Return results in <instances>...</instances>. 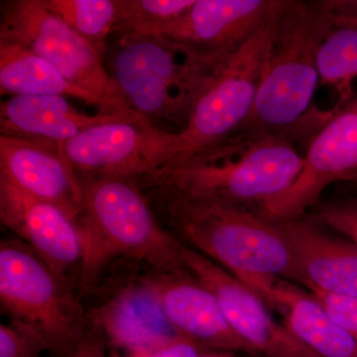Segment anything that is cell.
Here are the masks:
<instances>
[{"mask_svg": "<svg viewBox=\"0 0 357 357\" xmlns=\"http://www.w3.org/2000/svg\"><path fill=\"white\" fill-rule=\"evenodd\" d=\"M0 180L33 198L56 204L74 220L79 217L83 185L57 150L0 135Z\"/></svg>", "mask_w": 357, "mask_h": 357, "instance_id": "cell-15", "label": "cell"}, {"mask_svg": "<svg viewBox=\"0 0 357 357\" xmlns=\"http://www.w3.org/2000/svg\"><path fill=\"white\" fill-rule=\"evenodd\" d=\"M0 40L48 61L73 84L100 98L112 114H137L110 77L102 52L52 13L43 0L2 1Z\"/></svg>", "mask_w": 357, "mask_h": 357, "instance_id": "cell-8", "label": "cell"}, {"mask_svg": "<svg viewBox=\"0 0 357 357\" xmlns=\"http://www.w3.org/2000/svg\"><path fill=\"white\" fill-rule=\"evenodd\" d=\"M340 181H357V96L328 119L312 140L298 177L260 203V213L273 222L300 218L328 185Z\"/></svg>", "mask_w": 357, "mask_h": 357, "instance_id": "cell-10", "label": "cell"}, {"mask_svg": "<svg viewBox=\"0 0 357 357\" xmlns=\"http://www.w3.org/2000/svg\"><path fill=\"white\" fill-rule=\"evenodd\" d=\"M352 189L356 190L357 191V181L356 182L351 183Z\"/></svg>", "mask_w": 357, "mask_h": 357, "instance_id": "cell-28", "label": "cell"}, {"mask_svg": "<svg viewBox=\"0 0 357 357\" xmlns=\"http://www.w3.org/2000/svg\"><path fill=\"white\" fill-rule=\"evenodd\" d=\"M88 318L89 325L130 357L155 351L181 337L140 276L115 291Z\"/></svg>", "mask_w": 357, "mask_h": 357, "instance_id": "cell-16", "label": "cell"}, {"mask_svg": "<svg viewBox=\"0 0 357 357\" xmlns=\"http://www.w3.org/2000/svg\"><path fill=\"white\" fill-rule=\"evenodd\" d=\"M351 26H354V27H357V24L356 25H351Z\"/></svg>", "mask_w": 357, "mask_h": 357, "instance_id": "cell-29", "label": "cell"}, {"mask_svg": "<svg viewBox=\"0 0 357 357\" xmlns=\"http://www.w3.org/2000/svg\"><path fill=\"white\" fill-rule=\"evenodd\" d=\"M211 357H213V356H211Z\"/></svg>", "mask_w": 357, "mask_h": 357, "instance_id": "cell-30", "label": "cell"}, {"mask_svg": "<svg viewBox=\"0 0 357 357\" xmlns=\"http://www.w3.org/2000/svg\"><path fill=\"white\" fill-rule=\"evenodd\" d=\"M1 95L61 96L93 105L100 114H114L100 98L70 82L51 63L29 49L0 40Z\"/></svg>", "mask_w": 357, "mask_h": 357, "instance_id": "cell-20", "label": "cell"}, {"mask_svg": "<svg viewBox=\"0 0 357 357\" xmlns=\"http://www.w3.org/2000/svg\"><path fill=\"white\" fill-rule=\"evenodd\" d=\"M309 290L328 314L357 340V297L333 295L314 288Z\"/></svg>", "mask_w": 357, "mask_h": 357, "instance_id": "cell-26", "label": "cell"}, {"mask_svg": "<svg viewBox=\"0 0 357 357\" xmlns=\"http://www.w3.org/2000/svg\"><path fill=\"white\" fill-rule=\"evenodd\" d=\"M333 0L293 1L282 7L243 139L283 135L306 112L319 76L321 45L335 28Z\"/></svg>", "mask_w": 357, "mask_h": 357, "instance_id": "cell-3", "label": "cell"}, {"mask_svg": "<svg viewBox=\"0 0 357 357\" xmlns=\"http://www.w3.org/2000/svg\"><path fill=\"white\" fill-rule=\"evenodd\" d=\"M318 70L321 83L335 86L342 102H351V82L357 77V27L335 26L321 45Z\"/></svg>", "mask_w": 357, "mask_h": 357, "instance_id": "cell-22", "label": "cell"}, {"mask_svg": "<svg viewBox=\"0 0 357 357\" xmlns=\"http://www.w3.org/2000/svg\"><path fill=\"white\" fill-rule=\"evenodd\" d=\"M316 220L344 234L357 246V196L321 204Z\"/></svg>", "mask_w": 357, "mask_h": 357, "instance_id": "cell-24", "label": "cell"}, {"mask_svg": "<svg viewBox=\"0 0 357 357\" xmlns=\"http://www.w3.org/2000/svg\"><path fill=\"white\" fill-rule=\"evenodd\" d=\"M180 132L156 128L140 115H122L65 143L62 155L79 178H140L180 158Z\"/></svg>", "mask_w": 357, "mask_h": 357, "instance_id": "cell-9", "label": "cell"}, {"mask_svg": "<svg viewBox=\"0 0 357 357\" xmlns=\"http://www.w3.org/2000/svg\"><path fill=\"white\" fill-rule=\"evenodd\" d=\"M304 157L283 135L225 141L175 160L137 178L141 189L165 185L192 196L244 204L262 203L287 189L299 175Z\"/></svg>", "mask_w": 357, "mask_h": 357, "instance_id": "cell-4", "label": "cell"}, {"mask_svg": "<svg viewBox=\"0 0 357 357\" xmlns=\"http://www.w3.org/2000/svg\"><path fill=\"white\" fill-rule=\"evenodd\" d=\"M266 303L284 314L288 330L319 356L357 357L356 338L312 295L278 279Z\"/></svg>", "mask_w": 357, "mask_h": 357, "instance_id": "cell-19", "label": "cell"}, {"mask_svg": "<svg viewBox=\"0 0 357 357\" xmlns=\"http://www.w3.org/2000/svg\"><path fill=\"white\" fill-rule=\"evenodd\" d=\"M141 190L178 243L217 263L264 302L278 279L299 283L292 252L278 223L261 213L165 185Z\"/></svg>", "mask_w": 357, "mask_h": 357, "instance_id": "cell-1", "label": "cell"}, {"mask_svg": "<svg viewBox=\"0 0 357 357\" xmlns=\"http://www.w3.org/2000/svg\"><path fill=\"white\" fill-rule=\"evenodd\" d=\"M180 255L190 273L215 295L232 330L250 347L282 357H314V351L287 326L276 323L264 301L236 276L182 243Z\"/></svg>", "mask_w": 357, "mask_h": 357, "instance_id": "cell-12", "label": "cell"}, {"mask_svg": "<svg viewBox=\"0 0 357 357\" xmlns=\"http://www.w3.org/2000/svg\"><path fill=\"white\" fill-rule=\"evenodd\" d=\"M0 303L10 323L36 335L46 349L76 351L89 332L88 314L72 284L17 238L0 244Z\"/></svg>", "mask_w": 357, "mask_h": 357, "instance_id": "cell-6", "label": "cell"}, {"mask_svg": "<svg viewBox=\"0 0 357 357\" xmlns=\"http://www.w3.org/2000/svg\"><path fill=\"white\" fill-rule=\"evenodd\" d=\"M0 220L52 271L70 282L83 259L76 220L56 204L33 198L0 180Z\"/></svg>", "mask_w": 357, "mask_h": 357, "instance_id": "cell-13", "label": "cell"}, {"mask_svg": "<svg viewBox=\"0 0 357 357\" xmlns=\"http://www.w3.org/2000/svg\"><path fill=\"white\" fill-rule=\"evenodd\" d=\"M286 0L220 66L192 107L182 131L185 151L178 159L222 144L250 116L271 48L282 7ZM177 159V160H178Z\"/></svg>", "mask_w": 357, "mask_h": 357, "instance_id": "cell-7", "label": "cell"}, {"mask_svg": "<svg viewBox=\"0 0 357 357\" xmlns=\"http://www.w3.org/2000/svg\"><path fill=\"white\" fill-rule=\"evenodd\" d=\"M116 34L107 70L129 107L156 128L182 132L225 61L204 62L160 37Z\"/></svg>", "mask_w": 357, "mask_h": 357, "instance_id": "cell-5", "label": "cell"}, {"mask_svg": "<svg viewBox=\"0 0 357 357\" xmlns=\"http://www.w3.org/2000/svg\"><path fill=\"white\" fill-rule=\"evenodd\" d=\"M45 6L103 55L116 31L117 0H43Z\"/></svg>", "mask_w": 357, "mask_h": 357, "instance_id": "cell-21", "label": "cell"}, {"mask_svg": "<svg viewBox=\"0 0 357 357\" xmlns=\"http://www.w3.org/2000/svg\"><path fill=\"white\" fill-rule=\"evenodd\" d=\"M178 337L217 347H250L230 326L215 295L188 273L148 270L140 276Z\"/></svg>", "mask_w": 357, "mask_h": 357, "instance_id": "cell-14", "label": "cell"}, {"mask_svg": "<svg viewBox=\"0 0 357 357\" xmlns=\"http://www.w3.org/2000/svg\"><path fill=\"white\" fill-rule=\"evenodd\" d=\"M292 252L299 283L333 295L357 297V246L326 236L310 220L276 222Z\"/></svg>", "mask_w": 357, "mask_h": 357, "instance_id": "cell-17", "label": "cell"}, {"mask_svg": "<svg viewBox=\"0 0 357 357\" xmlns=\"http://www.w3.org/2000/svg\"><path fill=\"white\" fill-rule=\"evenodd\" d=\"M46 349L41 340L13 323L0 325V357H38Z\"/></svg>", "mask_w": 357, "mask_h": 357, "instance_id": "cell-25", "label": "cell"}, {"mask_svg": "<svg viewBox=\"0 0 357 357\" xmlns=\"http://www.w3.org/2000/svg\"><path fill=\"white\" fill-rule=\"evenodd\" d=\"M196 0H117L119 34L161 37Z\"/></svg>", "mask_w": 357, "mask_h": 357, "instance_id": "cell-23", "label": "cell"}, {"mask_svg": "<svg viewBox=\"0 0 357 357\" xmlns=\"http://www.w3.org/2000/svg\"><path fill=\"white\" fill-rule=\"evenodd\" d=\"M282 0H196L160 38L204 62L220 64L278 8Z\"/></svg>", "mask_w": 357, "mask_h": 357, "instance_id": "cell-11", "label": "cell"}, {"mask_svg": "<svg viewBox=\"0 0 357 357\" xmlns=\"http://www.w3.org/2000/svg\"><path fill=\"white\" fill-rule=\"evenodd\" d=\"M77 218L83 259L79 294H91L116 259H129L153 271L188 273L180 245L163 227L136 178H84Z\"/></svg>", "mask_w": 357, "mask_h": 357, "instance_id": "cell-2", "label": "cell"}, {"mask_svg": "<svg viewBox=\"0 0 357 357\" xmlns=\"http://www.w3.org/2000/svg\"><path fill=\"white\" fill-rule=\"evenodd\" d=\"M122 115L133 114H84L61 96H10L0 105V135L32 141L62 155L68 141Z\"/></svg>", "mask_w": 357, "mask_h": 357, "instance_id": "cell-18", "label": "cell"}, {"mask_svg": "<svg viewBox=\"0 0 357 357\" xmlns=\"http://www.w3.org/2000/svg\"><path fill=\"white\" fill-rule=\"evenodd\" d=\"M131 357H199V356L192 342L178 337L170 344L159 347L155 351Z\"/></svg>", "mask_w": 357, "mask_h": 357, "instance_id": "cell-27", "label": "cell"}]
</instances>
